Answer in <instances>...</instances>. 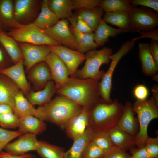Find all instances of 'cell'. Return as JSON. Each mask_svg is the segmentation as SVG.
Wrapping results in <instances>:
<instances>
[{
	"label": "cell",
	"instance_id": "cell-23",
	"mask_svg": "<svg viewBox=\"0 0 158 158\" xmlns=\"http://www.w3.org/2000/svg\"><path fill=\"white\" fill-rule=\"evenodd\" d=\"M102 19L106 23L118 27L124 32H131L130 20L128 11L105 12Z\"/></svg>",
	"mask_w": 158,
	"mask_h": 158
},
{
	"label": "cell",
	"instance_id": "cell-16",
	"mask_svg": "<svg viewBox=\"0 0 158 158\" xmlns=\"http://www.w3.org/2000/svg\"><path fill=\"white\" fill-rule=\"evenodd\" d=\"M23 62L22 60L12 66L0 69V74L11 79L23 93L27 95L30 88L25 76Z\"/></svg>",
	"mask_w": 158,
	"mask_h": 158
},
{
	"label": "cell",
	"instance_id": "cell-11",
	"mask_svg": "<svg viewBox=\"0 0 158 158\" xmlns=\"http://www.w3.org/2000/svg\"><path fill=\"white\" fill-rule=\"evenodd\" d=\"M50 47L51 52L56 55L66 65L71 77H75L78 68L85 60V54L61 45Z\"/></svg>",
	"mask_w": 158,
	"mask_h": 158
},
{
	"label": "cell",
	"instance_id": "cell-2",
	"mask_svg": "<svg viewBox=\"0 0 158 158\" xmlns=\"http://www.w3.org/2000/svg\"><path fill=\"white\" fill-rule=\"evenodd\" d=\"M83 108L71 100L59 95L36 109V117L55 124L63 129Z\"/></svg>",
	"mask_w": 158,
	"mask_h": 158
},
{
	"label": "cell",
	"instance_id": "cell-50",
	"mask_svg": "<svg viewBox=\"0 0 158 158\" xmlns=\"http://www.w3.org/2000/svg\"><path fill=\"white\" fill-rule=\"evenodd\" d=\"M4 49L0 43V69L5 68L6 65L7 58L4 51Z\"/></svg>",
	"mask_w": 158,
	"mask_h": 158
},
{
	"label": "cell",
	"instance_id": "cell-20",
	"mask_svg": "<svg viewBox=\"0 0 158 158\" xmlns=\"http://www.w3.org/2000/svg\"><path fill=\"white\" fill-rule=\"evenodd\" d=\"M28 71V79L38 88H44L52 79L50 69L45 61L36 64Z\"/></svg>",
	"mask_w": 158,
	"mask_h": 158
},
{
	"label": "cell",
	"instance_id": "cell-12",
	"mask_svg": "<svg viewBox=\"0 0 158 158\" xmlns=\"http://www.w3.org/2000/svg\"><path fill=\"white\" fill-rule=\"evenodd\" d=\"M45 61L50 69L56 90L63 87L69 78V71L66 65L56 55L51 52L47 55Z\"/></svg>",
	"mask_w": 158,
	"mask_h": 158
},
{
	"label": "cell",
	"instance_id": "cell-6",
	"mask_svg": "<svg viewBox=\"0 0 158 158\" xmlns=\"http://www.w3.org/2000/svg\"><path fill=\"white\" fill-rule=\"evenodd\" d=\"M112 53V49L108 47H104L99 50H93L86 52L85 64L81 69L77 70L75 77L98 80L101 79L105 72L100 70V68L102 65L109 63L110 61L109 57Z\"/></svg>",
	"mask_w": 158,
	"mask_h": 158
},
{
	"label": "cell",
	"instance_id": "cell-44",
	"mask_svg": "<svg viewBox=\"0 0 158 158\" xmlns=\"http://www.w3.org/2000/svg\"><path fill=\"white\" fill-rule=\"evenodd\" d=\"M130 156L126 151L114 145L105 153L103 158H129Z\"/></svg>",
	"mask_w": 158,
	"mask_h": 158
},
{
	"label": "cell",
	"instance_id": "cell-29",
	"mask_svg": "<svg viewBox=\"0 0 158 158\" xmlns=\"http://www.w3.org/2000/svg\"><path fill=\"white\" fill-rule=\"evenodd\" d=\"M70 28L78 44L77 51L84 54L90 50L96 49L99 47L95 41L94 32L83 33L78 30L75 27L71 26Z\"/></svg>",
	"mask_w": 158,
	"mask_h": 158
},
{
	"label": "cell",
	"instance_id": "cell-8",
	"mask_svg": "<svg viewBox=\"0 0 158 158\" xmlns=\"http://www.w3.org/2000/svg\"><path fill=\"white\" fill-rule=\"evenodd\" d=\"M131 32H146L155 29L158 25V14L149 8L131 5L128 11Z\"/></svg>",
	"mask_w": 158,
	"mask_h": 158
},
{
	"label": "cell",
	"instance_id": "cell-53",
	"mask_svg": "<svg viewBox=\"0 0 158 158\" xmlns=\"http://www.w3.org/2000/svg\"><path fill=\"white\" fill-rule=\"evenodd\" d=\"M158 74H157L154 76H152V79L158 82Z\"/></svg>",
	"mask_w": 158,
	"mask_h": 158
},
{
	"label": "cell",
	"instance_id": "cell-33",
	"mask_svg": "<svg viewBox=\"0 0 158 158\" xmlns=\"http://www.w3.org/2000/svg\"><path fill=\"white\" fill-rule=\"evenodd\" d=\"M36 151L41 158H64L65 152L63 147L42 140Z\"/></svg>",
	"mask_w": 158,
	"mask_h": 158
},
{
	"label": "cell",
	"instance_id": "cell-39",
	"mask_svg": "<svg viewBox=\"0 0 158 158\" xmlns=\"http://www.w3.org/2000/svg\"><path fill=\"white\" fill-rule=\"evenodd\" d=\"M21 135L18 131H10L0 127V153L11 141Z\"/></svg>",
	"mask_w": 158,
	"mask_h": 158
},
{
	"label": "cell",
	"instance_id": "cell-25",
	"mask_svg": "<svg viewBox=\"0 0 158 158\" xmlns=\"http://www.w3.org/2000/svg\"><path fill=\"white\" fill-rule=\"evenodd\" d=\"M123 32L122 30L108 25L102 18L94 31L95 41L99 47L103 46L109 41V37H115Z\"/></svg>",
	"mask_w": 158,
	"mask_h": 158
},
{
	"label": "cell",
	"instance_id": "cell-46",
	"mask_svg": "<svg viewBox=\"0 0 158 158\" xmlns=\"http://www.w3.org/2000/svg\"><path fill=\"white\" fill-rule=\"evenodd\" d=\"M77 17V20L75 27L78 30L85 33H90L94 32L84 20L80 17Z\"/></svg>",
	"mask_w": 158,
	"mask_h": 158
},
{
	"label": "cell",
	"instance_id": "cell-14",
	"mask_svg": "<svg viewBox=\"0 0 158 158\" xmlns=\"http://www.w3.org/2000/svg\"><path fill=\"white\" fill-rule=\"evenodd\" d=\"M39 2L36 0H15L14 20L23 24L31 23L37 13Z\"/></svg>",
	"mask_w": 158,
	"mask_h": 158
},
{
	"label": "cell",
	"instance_id": "cell-5",
	"mask_svg": "<svg viewBox=\"0 0 158 158\" xmlns=\"http://www.w3.org/2000/svg\"><path fill=\"white\" fill-rule=\"evenodd\" d=\"M132 108L137 116L139 125L138 133L135 137L136 146L144 147L148 136L147 128L152 120L158 117V105L153 97L142 101L136 100Z\"/></svg>",
	"mask_w": 158,
	"mask_h": 158
},
{
	"label": "cell",
	"instance_id": "cell-34",
	"mask_svg": "<svg viewBox=\"0 0 158 158\" xmlns=\"http://www.w3.org/2000/svg\"><path fill=\"white\" fill-rule=\"evenodd\" d=\"M14 20V6L11 0H0V22L4 28H9Z\"/></svg>",
	"mask_w": 158,
	"mask_h": 158
},
{
	"label": "cell",
	"instance_id": "cell-26",
	"mask_svg": "<svg viewBox=\"0 0 158 158\" xmlns=\"http://www.w3.org/2000/svg\"><path fill=\"white\" fill-rule=\"evenodd\" d=\"M54 81H49L42 90L36 92H29L27 94L28 100L33 105L43 106L51 100L54 94L56 92Z\"/></svg>",
	"mask_w": 158,
	"mask_h": 158
},
{
	"label": "cell",
	"instance_id": "cell-32",
	"mask_svg": "<svg viewBox=\"0 0 158 158\" xmlns=\"http://www.w3.org/2000/svg\"><path fill=\"white\" fill-rule=\"evenodd\" d=\"M78 10L76 16L84 20L94 32L104 15L103 10L98 6L91 9Z\"/></svg>",
	"mask_w": 158,
	"mask_h": 158
},
{
	"label": "cell",
	"instance_id": "cell-24",
	"mask_svg": "<svg viewBox=\"0 0 158 158\" xmlns=\"http://www.w3.org/2000/svg\"><path fill=\"white\" fill-rule=\"evenodd\" d=\"M19 120L18 131L22 134L31 133L37 135L42 133L46 129L44 121L32 116H25Z\"/></svg>",
	"mask_w": 158,
	"mask_h": 158
},
{
	"label": "cell",
	"instance_id": "cell-45",
	"mask_svg": "<svg viewBox=\"0 0 158 158\" xmlns=\"http://www.w3.org/2000/svg\"><path fill=\"white\" fill-rule=\"evenodd\" d=\"M131 154L129 158H150L144 147L133 148L130 150Z\"/></svg>",
	"mask_w": 158,
	"mask_h": 158
},
{
	"label": "cell",
	"instance_id": "cell-7",
	"mask_svg": "<svg viewBox=\"0 0 158 158\" xmlns=\"http://www.w3.org/2000/svg\"><path fill=\"white\" fill-rule=\"evenodd\" d=\"M135 41L132 39L123 43L119 50L115 53L111 55V61L110 66L105 72L99 82L98 89L101 97V102L109 103L112 100L111 98V93L112 87V77L115 69L118 63L124 55L134 47Z\"/></svg>",
	"mask_w": 158,
	"mask_h": 158
},
{
	"label": "cell",
	"instance_id": "cell-18",
	"mask_svg": "<svg viewBox=\"0 0 158 158\" xmlns=\"http://www.w3.org/2000/svg\"><path fill=\"white\" fill-rule=\"evenodd\" d=\"M135 114L131 102H126L117 126L124 131L135 137L138 132L139 125Z\"/></svg>",
	"mask_w": 158,
	"mask_h": 158
},
{
	"label": "cell",
	"instance_id": "cell-28",
	"mask_svg": "<svg viewBox=\"0 0 158 158\" xmlns=\"http://www.w3.org/2000/svg\"><path fill=\"white\" fill-rule=\"evenodd\" d=\"M0 43L15 64L23 60L18 43L4 31H0Z\"/></svg>",
	"mask_w": 158,
	"mask_h": 158
},
{
	"label": "cell",
	"instance_id": "cell-1",
	"mask_svg": "<svg viewBox=\"0 0 158 158\" xmlns=\"http://www.w3.org/2000/svg\"><path fill=\"white\" fill-rule=\"evenodd\" d=\"M99 80L87 78H69L66 84L56 90L59 95L67 98L91 111L101 102Z\"/></svg>",
	"mask_w": 158,
	"mask_h": 158
},
{
	"label": "cell",
	"instance_id": "cell-38",
	"mask_svg": "<svg viewBox=\"0 0 158 158\" xmlns=\"http://www.w3.org/2000/svg\"><path fill=\"white\" fill-rule=\"evenodd\" d=\"M19 119L13 113H7L0 114V126L7 128H15L19 126Z\"/></svg>",
	"mask_w": 158,
	"mask_h": 158
},
{
	"label": "cell",
	"instance_id": "cell-47",
	"mask_svg": "<svg viewBox=\"0 0 158 158\" xmlns=\"http://www.w3.org/2000/svg\"><path fill=\"white\" fill-rule=\"evenodd\" d=\"M140 36L139 37L132 38L133 40L136 41L137 40L143 38H149L152 40L158 41V29L152 31L146 32L139 31Z\"/></svg>",
	"mask_w": 158,
	"mask_h": 158
},
{
	"label": "cell",
	"instance_id": "cell-49",
	"mask_svg": "<svg viewBox=\"0 0 158 158\" xmlns=\"http://www.w3.org/2000/svg\"><path fill=\"white\" fill-rule=\"evenodd\" d=\"M0 158H37V157L34 155L30 154L15 155L2 151L0 153Z\"/></svg>",
	"mask_w": 158,
	"mask_h": 158
},
{
	"label": "cell",
	"instance_id": "cell-31",
	"mask_svg": "<svg viewBox=\"0 0 158 158\" xmlns=\"http://www.w3.org/2000/svg\"><path fill=\"white\" fill-rule=\"evenodd\" d=\"M13 113L19 119L27 116H36V109L20 91L16 95Z\"/></svg>",
	"mask_w": 158,
	"mask_h": 158
},
{
	"label": "cell",
	"instance_id": "cell-30",
	"mask_svg": "<svg viewBox=\"0 0 158 158\" xmlns=\"http://www.w3.org/2000/svg\"><path fill=\"white\" fill-rule=\"evenodd\" d=\"M92 129L89 128L82 135L75 138L71 147L64 154V158H82L84 149L90 140Z\"/></svg>",
	"mask_w": 158,
	"mask_h": 158
},
{
	"label": "cell",
	"instance_id": "cell-21",
	"mask_svg": "<svg viewBox=\"0 0 158 158\" xmlns=\"http://www.w3.org/2000/svg\"><path fill=\"white\" fill-rule=\"evenodd\" d=\"M107 133L113 145L125 151L136 146L135 137L124 131L116 126Z\"/></svg>",
	"mask_w": 158,
	"mask_h": 158
},
{
	"label": "cell",
	"instance_id": "cell-36",
	"mask_svg": "<svg viewBox=\"0 0 158 158\" xmlns=\"http://www.w3.org/2000/svg\"><path fill=\"white\" fill-rule=\"evenodd\" d=\"M90 140L106 152L114 146L107 132L92 130Z\"/></svg>",
	"mask_w": 158,
	"mask_h": 158
},
{
	"label": "cell",
	"instance_id": "cell-54",
	"mask_svg": "<svg viewBox=\"0 0 158 158\" xmlns=\"http://www.w3.org/2000/svg\"><path fill=\"white\" fill-rule=\"evenodd\" d=\"M4 28L3 27L0 22V31H4Z\"/></svg>",
	"mask_w": 158,
	"mask_h": 158
},
{
	"label": "cell",
	"instance_id": "cell-27",
	"mask_svg": "<svg viewBox=\"0 0 158 158\" xmlns=\"http://www.w3.org/2000/svg\"><path fill=\"white\" fill-rule=\"evenodd\" d=\"M59 20L49 8L48 0H44L41 3V11L33 22L42 30L52 27Z\"/></svg>",
	"mask_w": 158,
	"mask_h": 158
},
{
	"label": "cell",
	"instance_id": "cell-3",
	"mask_svg": "<svg viewBox=\"0 0 158 158\" xmlns=\"http://www.w3.org/2000/svg\"><path fill=\"white\" fill-rule=\"evenodd\" d=\"M124 106L118 99L109 103L99 102L91 111L90 128L93 130L107 132L117 125Z\"/></svg>",
	"mask_w": 158,
	"mask_h": 158
},
{
	"label": "cell",
	"instance_id": "cell-48",
	"mask_svg": "<svg viewBox=\"0 0 158 158\" xmlns=\"http://www.w3.org/2000/svg\"><path fill=\"white\" fill-rule=\"evenodd\" d=\"M149 49L154 61L158 66V42L157 41L151 40L149 43Z\"/></svg>",
	"mask_w": 158,
	"mask_h": 158
},
{
	"label": "cell",
	"instance_id": "cell-13",
	"mask_svg": "<svg viewBox=\"0 0 158 158\" xmlns=\"http://www.w3.org/2000/svg\"><path fill=\"white\" fill-rule=\"evenodd\" d=\"M91 111L83 108L81 111L70 121L65 129L67 136L73 140L84 134L90 128Z\"/></svg>",
	"mask_w": 158,
	"mask_h": 158
},
{
	"label": "cell",
	"instance_id": "cell-9",
	"mask_svg": "<svg viewBox=\"0 0 158 158\" xmlns=\"http://www.w3.org/2000/svg\"><path fill=\"white\" fill-rule=\"evenodd\" d=\"M43 30L47 35L60 44L77 51L78 44L66 20H59L53 26Z\"/></svg>",
	"mask_w": 158,
	"mask_h": 158
},
{
	"label": "cell",
	"instance_id": "cell-15",
	"mask_svg": "<svg viewBox=\"0 0 158 158\" xmlns=\"http://www.w3.org/2000/svg\"><path fill=\"white\" fill-rule=\"evenodd\" d=\"M39 141L36 135L31 133L23 134L13 142L8 143L4 147L6 152L15 154L21 155L32 150H37Z\"/></svg>",
	"mask_w": 158,
	"mask_h": 158
},
{
	"label": "cell",
	"instance_id": "cell-52",
	"mask_svg": "<svg viewBox=\"0 0 158 158\" xmlns=\"http://www.w3.org/2000/svg\"><path fill=\"white\" fill-rule=\"evenodd\" d=\"M153 97L154 98L157 104L158 105V87L157 85L154 86L152 89Z\"/></svg>",
	"mask_w": 158,
	"mask_h": 158
},
{
	"label": "cell",
	"instance_id": "cell-43",
	"mask_svg": "<svg viewBox=\"0 0 158 158\" xmlns=\"http://www.w3.org/2000/svg\"><path fill=\"white\" fill-rule=\"evenodd\" d=\"M133 93L136 100L142 101L147 99L149 96V91L146 86L139 84L134 87Z\"/></svg>",
	"mask_w": 158,
	"mask_h": 158
},
{
	"label": "cell",
	"instance_id": "cell-22",
	"mask_svg": "<svg viewBox=\"0 0 158 158\" xmlns=\"http://www.w3.org/2000/svg\"><path fill=\"white\" fill-rule=\"evenodd\" d=\"M139 57L142 65L143 73L148 76L157 74L158 66L156 63L149 49V43H139L138 45Z\"/></svg>",
	"mask_w": 158,
	"mask_h": 158
},
{
	"label": "cell",
	"instance_id": "cell-17",
	"mask_svg": "<svg viewBox=\"0 0 158 158\" xmlns=\"http://www.w3.org/2000/svg\"><path fill=\"white\" fill-rule=\"evenodd\" d=\"M48 3L49 8L59 20H66L71 26H75L77 17L72 12V0H50Z\"/></svg>",
	"mask_w": 158,
	"mask_h": 158
},
{
	"label": "cell",
	"instance_id": "cell-51",
	"mask_svg": "<svg viewBox=\"0 0 158 158\" xmlns=\"http://www.w3.org/2000/svg\"><path fill=\"white\" fill-rule=\"evenodd\" d=\"M7 113H13L12 108L8 105L0 104V114Z\"/></svg>",
	"mask_w": 158,
	"mask_h": 158
},
{
	"label": "cell",
	"instance_id": "cell-55",
	"mask_svg": "<svg viewBox=\"0 0 158 158\" xmlns=\"http://www.w3.org/2000/svg\"><path fill=\"white\" fill-rule=\"evenodd\" d=\"M158 158V157H155V158Z\"/></svg>",
	"mask_w": 158,
	"mask_h": 158
},
{
	"label": "cell",
	"instance_id": "cell-42",
	"mask_svg": "<svg viewBox=\"0 0 158 158\" xmlns=\"http://www.w3.org/2000/svg\"><path fill=\"white\" fill-rule=\"evenodd\" d=\"M130 4L133 6L137 7L140 5L147 8H151L158 13V0H130Z\"/></svg>",
	"mask_w": 158,
	"mask_h": 158
},
{
	"label": "cell",
	"instance_id": "cell-4",
	"mask_svg": "<svg viewBox=\"0 0 158 158\" xmlns=\"http://www.w3.org/2000/svg\"><path fill=\"white\" fill-rule=\"evenodd\" d=\"M6 33L19 43L49 46L60 45L33 23L23 24L14 20Z\"/></svg>",
	"mask_w": 158,
	"mask_h": 158
},
{
	"label": "cell",
	"instance_id": "cell-37",
	"mask_svg": "<svg viewBox=\"0 0 158 158\" xmlns=\"http://www.w3.org/2000/svg\"><path fill=\"white\" fill-rule=\"evenodd\" d=\"M106 153L90 140L84 149L82 158H103Z\"/></svg>",
	"mask_w": 158,
	"mask_h": 158
},
{
	"label": "cell",
	"instance_id": "cell-41",
	"mask_svg": "<svg viewBox=\"0 0 158 158\" xmlns=\"http://www.w3.org/2000/svg\"><path fill=\"white\" fill-rule=\"evenodd\" d=\"M150 158L158 157V137L148 136L144 147Z\"/></svg>",
	"mask_w": 158,
	"mask_h": 158
},
{
	"label": "cell",
	"instance_id": "cell-10",
	"mask_svg": "<svg viewBox=\"0 0 158 158\" xmlns=\"http://www.w3.org/2000/svg\"><path fill=\"white\" fill-rule=\"evenodd\" d=\"M23 58V64L29 71L36 64L45 61L46 57L51 52L49 46L36 45L19 43Z\"/></svg>",
	"mask_w": 158,
	"mask_h": 158
},
{
	"label": "cell",
	"instance_id": "cell-35",
	"mask_svg": "<svg viewBox=\"0 0 158 158\" xmlns=\"http://www.w3.org/2000/svg\"><path fill=\"white\" fill-rule=\"evenodd\" d=\"M131 6L130 0H101L99 5L105 12L128 11Z\"/></svg>",
	"mask_w": 158,
	"mask_h": 158
},
{
	"label": "cell",
	"instance_id": "cell-40",
	"mask_svg": "<svg viewBox=\"0 0 158 158\" xmlns=\"http://www.w3.org/2000/svg\"><path fill=\"white\" fill-rule=\"evenodd\" d=\"M73 10L91 9L99 6L101 0H72Z\"/></svg>",
	"mask_w": 158,
	"mask_h": 158
},
{
	"label": "cell",
	"instance_id": "cell-19",
	"mask_svg": "<svg viewBox=\"0 0 158 158\" xmlns=\"http://www.w3.org/2000/svg\"><path fill=\"white\" fill-rule=\"evenodd\" d=\"M21 91L11 79L0 74V104L10 106L13 110L16 95Z\"/></svg>",
	"mask_w": 158,
	"mask_h": 158
}]
</instances>
